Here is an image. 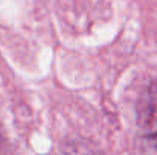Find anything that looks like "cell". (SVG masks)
I'll use <instances>...</instances> for the list:
<instances>
[{
	"mask_svg": "<svg viewBox=\"0 0 157 155\" xmlns=\"http://www.w3.org/2000/svg\"><path fill=\"white\" fill-rule=\"evenodd\" d=\"M137 131L140 138L157 149V81L151 82L139 96L136 105Z\"/></svg>",
	"mask_w": 157,
	"mask_h": 155,
	"instance_id": "6da1fadb",
	"label": "cell"
}]
</instances>
